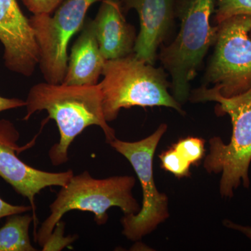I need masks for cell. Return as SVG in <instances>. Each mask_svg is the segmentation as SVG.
<instances>
[{"instance_id":"1","label":"cell","mask_w":251,"mask_h":251,"mask_svg":"<svg viewBox=\"0 0 251 251\" xmlns=\"http://www.w3.org/2000/svg\"><path fill=\"white\" fill-rule=\"evenodd\" d=\"M25 102L27 112L23 120L27 121L36 112L46 110L49 118L57 124L59 140L50 149L49 153L54 166L67 163L69 147L88 126L100 127L107 143L116 138L115 130L104 117L99 84L86 86L41 82L31 87Z\"/></svg>"},{"instance_id":"2","label":"cell","mask_w":251,"mask_h":251,"mask_svg":"<svg viewBox=\"0 0 251 251\" xmlns=\"http://www.w3.org/2000/svg\"><path fill=\"white\" fill-rule=\"evenodd\" d=\"M191 103L214 101L219 103L217 114H227L231 118L232 133L228 144L220 137L209 140V153L204 161L209 173L221 174L220 194L233 198L234 191L243 185L250 186L249 167L251 163V88L232 97L221 96L214 87L203 85L191 91Z\"/></svg>"},{"instance_id":"3","label":"cell","mask_w":251,"mask_h":251,"mask_svg":"<svg viewBox=\"0 0 251 251\" xmlns=\"http://www.w3.org/2000/svg\"><path fill=\"white\" fill-rule=\"evenodd\" d=\"M218 0H176L175 17L180 22L174 41L162 46L158 58L171 77V92L180 104L191 94V82L197 75L219 27L212 26Z\"/></svg>"},{"instance_id":"4","label":"cell","mask_w":251,"mask_h":251,"mask_svg":"<svg viewBox=\"0 0 251 251\" xmlns=\"http://www.w3.org/2000/svg\"><path fill=\"white\" fill-rule=\"evenodd\" d=\"M100 83L105 120H116L122 108L163 106L181 115L185 111L172 95L171 82L163 67H155L136 57L105 61Z\"/></svg>"},{"instance_id":"5","label":"cell","mask_w":251,"mask_h":251,"mask_svg":"<svg viewBox=\"0 0 251 251\" xmlns=\"http://www.w3.org/2000/svg\"><path fill=\"white\" fill-rule=\"evenodd\" d=\"M135 182L134 176L128 175L95 179L87 171L74 175L50 205V214L41 224L35 240L43 247L56 225L70 211H90L99 226L106 224L107 211L112 206L120 208L124 215L138 214L141 207L132 193Z\"/></svg>"},{"instance_id":"6","label":"cell","mask_w":251,"mask_h":251,"mask_svg":"<svg viewBox=\"0 0 251 251\" xmlns=\"http://www.w3.org/2000/svg\"><path fill=\"white\" fill-rule=\"evenodd\" d=\"M168 129L161 124L150 136L136 142L115 138L109 145L130 162L143 188V205L138 214L125 215L121 220L122 233L127 239L138 241L152 232L169 218L168 198L157 189L153 179V158L157 146Z\"/></svg>"},{"instance_id":"7","label":"cell","mask_w":251,"mask_h":251,"mask_svg":"<svg viewBox=\"0 0 251 251\" xmlns=\"http://www.w3.org/2000/svg\"><path fill=\"white\" fill-rule=\"evenodd\" d=\"M218 27L204 85L212 84L221 96L228 98L251 88V17L233 16Z\"/></svg>"},{"instance_id":"8","label":"cell","mask_w":251,"mask_h":251,"mask_svg":"<svg viewBox=\"0 0 251 251\" xmlns=\"http://www.w3.org/2000/svg\"><path fill=\"white\" fill-rule=\"evenodd\" d=\"M100 0H64L54 14L29 18L39 46V66L46 82L61 84L67 72L68 46L81 30L91 6Z\"/></svg>"},{"instance_id":"9","label":"cell","mask_w":251,"mask_h":251,"mask_svg":"<svg viewBox=\"0 0 251 251\" xmlns=\"http://www.w3.org/2000/svg\"><path fill=\"white\" fill-rule=\"evenodd\" d=\"M19 138V132L12 122L0 120V177L11 185L16 193L28 199L34 213L33 222L36 227V195L46 188L65 186L74 176V171L50 173L36 169L24 163L18 153L28 145L24 148L18 146Z\"/></svg>"},{"instance_id":"10","label":"cell","mask_w":251,"mask_h":251,"mask_svg":"<svg viewBox=\"0 0 251 251\" xmlns=\"http://www.w3.org/2000/svg\"><path fill=\"white\" fill-rule=\"evenodd\" d=\"M0 41L6 68L31 76L39 64L40 53L29 18L16 0H0Z\"/></svg>"},{"instance_id":"11","label":"cell","mask_w":251,"mask_h":251,"mask_svg":"<svg viewBox=\"0 0 251 251\" xmlns=\"http://www.w3.org/2000/svg\"><path fill=\"white\" fill-rule=\"evenodd\" d=\"M125 14L135 9L140 29L134 53L144 62L154 65L158 51L175 29L176 0H120Z\"/></svg>"},{"instance_id":"12","label":"cell","mask_w":251,"mask_h":251,"mask_svg":"<svg viewBox=\"0 0 251 251\" xmlns=\"http://www.w3.org/2000/svg\"><path fill=\"white\" fill-rule=\"evenodd\" d=\"M94 22L100 52L105 60L134 53L136 29L126 20L120 0H102Z\"/></svg>"},{"instance_id":"13","label":"cell","mask_w":251,"mask_h":251,"mask_svg":"<svg viewBox=\"0 0 251 251\" xmlns=\"http://www.w3.org/2000/svg\"><path fill=\"white\" fill-rule=\"evenodd\" d=\"M105 59L100 52L94 20L86 18L74 43L62 83L68 85H97Z\"/></svg>"},{"instance_id":"14","label":"cell","mask_w":251,"mask_h":251,"mask_svg":"<svg viewBox=\"0 0 251 251\" xmlns=\"http://www.w3.org/2000/svg\"><path fill=\"white\" fill-rule=\"evenodd\" d=\"M13 214L6 217L0 228V251H35L31 245L29 229L33 216L29 214Z\"/></svg>"},{"instance_id":"15","label":"cell","mask_w":251,"mask_h":251,"mask_svg":"<svg viewBox=\"0 0 251 251\" xmlns=\"http://www.w3.org/2000/svg\"><path fill=\"white\" fill-rule=\"evenodd\" d=\"M236 16L251 17V0H218L214 18L216 25Z\"/></svg>"},{"instance_id":"16","label":"cell","mask_w":251,"mask_h":251,"mask_svg":"<svg viewBox=\"0 0 251 251\" xmlns=\"http://www.w3.org/2000/svg\"><path fill=\"white\" fill-rule=\"evenodd\" d=\"M159 158L162 168L174 175L176 177H186L191 175V163L185 159L173 147L161 153Z\"/></svg>"},{"instance_id":"17","label":"cell","mask_w":251,"mask_h":251,"mask_svg":"<svg viewBox=\"0 0 251 251\" xmlns=\"http://www.w3.org/2000/svg\"><path fill=\"white\" fill-rule=\"evenodd\" d=\"M178 152L185 159L187 160L191 166H196L204 156V140L196 137H187L179 140L173 145Z\"/></svg>"},{"instance_id":"18","label":"cell","mask_w":251,"mask_h":251,"mask_svg":"<svg viewBox=\"0 0 251 251\" xmlns=\"http://www.w3.org/2000/svg\"><path fill=\"white\" fill-rule=\"evenodd\" d=\"M64 224L59 221L56 225L52 234L50 236L46 244L43 246L42 251H60L64 247H67L69 244H72L77 237L74 236H69L64 237Z\"/></svg>"},{"instance_id":"19","label":"cell","mask_w":251,"mask_h":251,"mask_svg":"<svg viewBox=\"0 0 251 251\" xmlns=\"http://www.w3.org/2000/svg\"><path fill=\"white\" fill-rule=\"evenodd\" d=\"M64 0H23V4L34 15L52 14Z\"/></svg>"},{"instance_id":"20","label":"cell","mask_w":251,"mask_h":251,"mask_svg":"<svg viewBox=\"0 0 251 251\" xmlns=\"http://www.w3.org/2000/svg\"><path fill=\"white\" fill-rule=\"evenodd\" d=\"M32 210L31 206L14 205L0 198V219L13 214H23Z\"/></svg>"},{"instance_id":"21","label":"cell","mask_w":251,"mask_h":251,"mask_svg":"<svg viewBox=\"0 0 251 251\" xmlns=\"http://www.w3.org/2000/svg\"><path fill=\"white\" fill-rule=\"evenodd\" d=\"M25 105L26 102L21 99L5 98L0 96V112L11 109L21 108Z\"/></svg>"},{"instance_id":"22","label":"cell","mask_w":251,"mask_h":251,"mask_svg":"<svg viewBox=\"0 0 251 251\" xmlns=\"http://www.w3.org/2000/svg\"><path fill=\"white\" fill-rule=\"evenodd\" d=\"M224 223L226 227L241 232L251 241V227L250 226H242V225L236 224V223L228 221V220H226Z\"/></svg>"}]
</instances>
